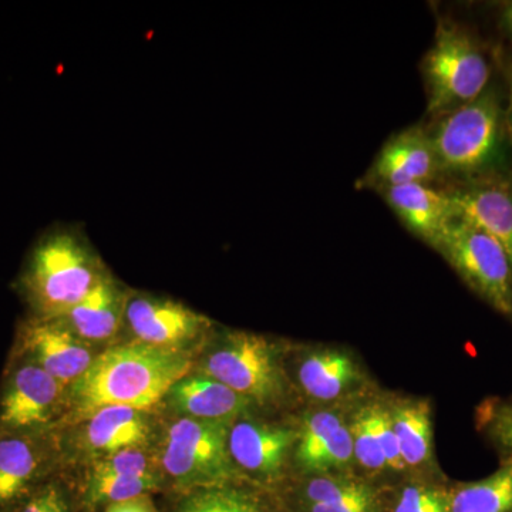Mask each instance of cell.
<instances>
[{
	"label": "cell",
	"mask_w": 512,
	"mask_h": 512,
	"mask_svg": "<svg viewBox=\"0 0 512 512\" xmlns=\"http://www.w3.org/2000/svg\"><path fill=\"white\" fill-rule=\"evenodd\" d=\"M505 123L512 147V66L507 69V97H505Z\"/></svg>",
	"instance_id": "33"
},
{
	"label": "cell",
	"mask_w": 512,
	"mask_h": 512,
	"mask_svg": "<svg viewBox=\"0 0 512 512\" xmlns=\"http://www.w3.org/2000/svg\"><path fill=\"white\" fill-rule=\"evenodd\" d=\"M66 500L56 487L40 491L19 512H67Z\"/></svg>",
	"instance_id": "31"
},
{
	"label": "cell",
	"mask_w": 512,
	"mask_h": 512,
	"mask_svg": "<svg viewBox=\"0 0 512 512\" xmlns=\"http://www.w3.org/2000/svg\"><path fill=\"white\" fill-rule=\"evenodd\" d=\"M128 296L110 275L104 276L82 302L57 320L80 339H110L123 325Z\"/></svg>",
	"instance_id": "17"
},
{
	"label": "cell",
	"mask_w": 512,
	"mask_h": 512,
	"mask_svg": "<svg viewBox=\"0 0 512 512\" xmlns=\"http://www.w3.org/2000/svg\"><path fill=\"white\" fill-rule=\"evenodd\" d=\"M150 461L137 448L117 451L100 461L92 476H147L151 474Z\"/></svg>",
	"instance_id": "30"
},
{
	"label": "cell",
	"mask_w": 512,
	"mask_h": 512,
	"mask_svg": "<svg viewBox=\"0 0 512 512\" xmlns=\"http://www.w3.org/2000/svg\"><path fill=\"white\" fill-rule=\"evenodd\" d=\"M296 437L298 430L281 424L238 420L229 427V454L238 467L252 476L274 480L285 467L289 453L295 450Z\"/></svg>",
	"instance_id": "11"
},
{
	"label": "cell",
	"mask_w": 512,
	"mask_h": 512,
	"mask_svg": "<svg viewBox=\"0 0 512 512\" xmlns=\"http://www.w3.org/2000/svg\"><path fill=\"white\" fill-rule=\"evenodd\" d=\"M477 427L503 454L512 458V399L490 397L478 406Z\"/></svg>",
	"instance_id": "24"
},
{
	"label": "cell",
	"mask_w": 512,
	"mask_h": 512,
	"mask_svg": "<svg viewBox=\"0 0 512 512\" xmlns=\"http://www.w3.org/2000/svg\"><path fill=\"white\" fill-rule=\"evenodd\" d=\"M406 468L430 466L433 460V417L426 400L400 399L387 406Z\"/></svg>",
	"instance_id": "19"
},
{
	"label": "cell",
	"mask_w": 512,
	"mask_h": 512,
	"mask_svg": "<svg viewBox=\"0 0 512 512\" xmlns=\"http://www.w3.org/2000/svg\"><path fill=\"white\" fill-rule=\"evenodd\" d=\"M390 512H450V488L409 484L393 498Z\"/></svg>",
	"instance_id": "26"
},
{
	"label": "cell",
	"mask_w": 512,
	"mask_h": 512,
	"mask_svg": "<svg viewBox=\"0 0 512 512\" xmlns=\"http://www.w3.org/2000/svg\"><path fill=\"white\" fill-rule=\"evenodd\" d=\"M430 120L478 99L490 87L491 63L476 36L440 18L433 45L420 63Z\"/></svg>",
	"instance_id": "4"
},
{
	"label": "cell",
	"mask_w": 512,
	"mask_h": 512,
	"mask_svg": "<svg viewBox=\"0 0 512 512\" xmlns=\"http://www.w3.org/2000/svg\"><path fill=\"white\" fill-rule=\"evenodd\" d=\"M501 25H503L504 32L512 40V2L504 5L503 12H501Z\"/></svg>",
	"instance_id": "34"
},
{
	"label": "cell",
	"mask_w": 512,
	"mask_h": 512,
	"mask_svg": "<svg viewBox=\"0 0 512 512\" xmlns=\"http://www.w3.org/2000/svg\"><path fill=\"white\" fill-rule=\"evenodd\" d=\"M178 512H262L259 505L248 497L227 488H208L192 495Z\"/></svg>",
	"instance_id": "28"
},
{
	"label": "cell",
	"mask_w": 512,
	"mask_h": 512,
	"mask_svg": "<svg viewBox=\"0 0 512 512\" xmlns=\"http://www.w3.org/2000/svg\"><path fill=\"white\" fill-rule=\"evenodd\" d=\"M205 375L254 404L274 403L285 392V376L275 346L255 333L222 336L207 357Z\"/></svg>",
	"instance_id": "6"
},
{
	"label": "cell",
	"mask_w": 512,
	"mask_h": 512,
	"mask_svg": "<svg viewBox=\"0 0 512 512\" xmlns=\"http://www.w3.org/2000/svg\"><path fill=\"white\" fill-rule=\"evenodd\" d=\"M444 184L512 174L505 99L491 86L478 99L426 123Z\"/></svg>",
	"instance_id": "2"
},
{
	"label": "cell",
	"mask_w": 512,
	"mask_h": 512,
	"mask_svg": "<svg viewBox=\"0 0 512 512\" xmlns=\"http://www.w3.org/2000/svg\"><path fill=\"white\" fill-rule=\"evenodd\" d=\"M370 419L382 446L384 457H386L387 468L394 473H402L406 470L402 451H400L399 441L393 430L392 419H390L389 409L380 403L369 404Z\"/></svg>",
	"instance_id": "29"
},
{
	"label": "cell",
	"mask_w": 512,
	"mask_h": 512,
	"mask_svg": "<svg viewBox=\"0 0 512 512\" xmlns=\"http://www.w3.org/2000/svg\"><path fill=\"white\" fill-rule=\"evenodd\" d=\"M295 457L306 473L339 476L355 461L348 424L332 410L309 414L298 430Z\"/></svg>",
	"instance_id": "12"
},
{
	"label": "cell",
	"mask_w": 512,
	"mask_h": 512,
	"mask_svg": "<svg viewBox=\"0 0 512 512\" xmlns=\"http://www.w3.org/2000/svg\"><path fill=\"white\" fill-rule=\"evenodd\" d=\"M106 512H160L156 504L151 500L150 495H140V497L130 498V500L119 501V503L109 504Z\"/></svg>",
	"instance_id": "32"
},
{
	"label": "cell",
	"mask_w": 512,
	"mask_h": 512,
	"mask_svg": "<svg viewBox=\"0 0 512 512\" xmlns=\"http://www.w3.org/2000/svg\"><path fill=\"white\" fill-rule=\"evenodd\" d=\"M439 181L436 151L426 123H420L389 137L360 178L357 188L379 192L410 184L436 185Z\"/></svg>",
	"instance_id": "8"
},
{
	"label": "cell",
	"mask_w": 512,
	"mask_h": 512,
	"mask_svg": "<svg viewBox=\"0 0 512 512\" xmlns=\"http://www.w3.org/2000/svg\"><path fill=\"white\" fill-rule=\"evenodd\" d=\"M366 487L365 481L356 480L346 474L316 476L303 485V505L342 503Z\"/></svg>",
	"instance_id": "27"
},
{
	"label": "cell",
	"mask_w": 512,
	"mask_h": 512,
	"mask_svg": "<svg viewBox=\"0 0 512 512\" xmlns=\"http://www.w3.org/2000/svg\"><path fill=\"white\" fill-rule=\"evenodd\" d=\"M35 471V454L25 441H0V505L15 501L28 487Z\"/></svg>",
	"instance_id": "22"
},
{
	"label": "cell",
	"mask_w": 512,
	"mask_h": 512,
	"mask_svg": "<svg viewBox=\"0 0 512 512\" xmlns=\"http://www.w3.org/2000/svg\"><path fill=\"white\" fill-rule=\"evenodd\" d=\"M190 353L180 348H158L134 342L113 346L94 357L92 365L74 382V406L94 413L107 406L150 409L188 376Z\"/></svg>",
	"instance_id": "1"
},
{
	"label": "cell",
	"mask_w": 512,
	"mask_h": 512,
	"mask_svg": "<svg viewBox=\"0 0 512 512\" xmlns=\"http://www.w3.org/2000/svg\"><path fill=\"white\" fill-rule=\"evenodd\" d=\"M86 437L94 450L113 454L143 446L147 441L148 426L141 410L107 406L93 413Z\"/></svg>",
	"instance_id": "20"
},
{
	"label": "cell",
	"mask_w": 512,
	"mask_h": 512,
	"mask_svg": "<svg viewBox=\"0 0 512 512\" xmlns=\"http://www.w3.org/2000/svg\"><path fill=\"white\" fill-rule=\"evenodd\" d=\"M170 394L178 410L191 419L232 424L254 406L247 397L207 375L184 377Z\"/></svg>",
	"instance_id": "18"
},
{
	"label": "cell",
	"mask_w": 512,
	"mask_h": 512,
	"mask_svg": "<svg viewBox=\"0 0 512 512\" xmlns=\"http://www.w3.org/2000/svg\"><path fill=\"white\" fill-rule=\"evenodd\" d=\"M348 426L353 440L356 463L369 473H382L389 470L375 427L370 419L369 404L357 410Z\"/></svg>",
	"instance_id": "25"
},
{
	"label": "cell",
	"mask_w": 512,
	"mask_h": 512,
	"mask_svg": "<svg viewBox=\"0 0 512 512\" xmlns=\"http://www.w3.org/2000/svg\"><path fill=\"white\" fill-rule=\"evenodd\" d=\"M464 218L493 237L512 264V174L441 185Z\"/></svg>",
	"instance_id": "10"
},
{
	"label": "cell",
	"mask_w": 512,
	"mask_h": 512,
	"mask_svg": "<svg viewBox=\"0 0 512 512\" xmlns=\"http://www.w3.org/2000/svg\"><path fill=\"white\" fill-rule=\"evenodd\" d=\"M511 66H512V64H511Z\"/></svg>",
	"instance_id": "35"
},
{
	"label": "cell",
	"mask_w": 512,
	"mask_h": 512,
	"mask_svg": "<svg viewBox=\"0 0 512 512\" xmlns=\"http://www.w3.org/2000/svg\"><path fill=\"white\" fill-rule=\"evenodd\" d=\"M26 342L39 366L62 386L80 379L94 360L83 339L59 320H46L30 326Z\"/></svg>",
	"instance_id": "14"
},
{
	"label": "cell",
	"mask_w": 512,
	"mask_h": 512,
	"mask_svg": "<svg viewBox=\"0 0 512 512\" xmlns=\"http://www.w3.org/2000/svg\"><path fill=\"white\" fill-rule=\"evenodd\" d=\"M62 384L40 366L18 370L0 407V420L8 426L32 427L52 416Z\"/></svg>",
	"instance_id": "15"
},
{
	"label": "cell",
	"mask_w": 512,
	"mask_h": 512,
	"mask_svg": "<svg viewBox=\"0 0 512 512\" xmlns=\"http://www.w3.org/2000/svg\"><path fill=\"white\" fill-rule=\"evenodd\" d=\"M434 251L485 303L512 319V264L507 252L483 229L458 217Z\"/></svg>",
	"instance_id": "5"
},
{
	"label": "cell",
	"mask_w": 512,
	"mask_h": 512,
	"mask_svg": "<svg viewBox=\"0 0 512 512\" xmlns=\"http://www.w3.org/2000/svg\"><path fill=\"white\" fill-rule=\"evenodd\" d=\"M158 478L151 473L147 476H92L87 497L92 503H119L130 498L148 495L157 490Z\"/></svg>",
	"instance_id": "23"
},
{
	"label": "cell",
	"mask_w": 512,
	"mask_h": 512,
	"mask_svg": "<svg viewBox=\"0 0 512 512\" xmlns=\"http://www.w3.org/2000/svg\"><path fill=\"white\" fill-rule=\"evenodd\" d=\"M84 232L56 228L33 251L25 284L37 311L47 320L66 315L107 276Z\"/></svg>",
	"instance_id": "3"
},
{
	"label": "cell",
	"mask_w": 512,
	"mask_h": 512,
	"mask_svg": "<svg viewBox=\"0 0 512 512\" xmlns=\"http://www.w3.org/2000/svg\"><path fill=\"white\" fill-rule=\"evenodd\" d=\"M138 342L158 348H181L211 328L210 319L184 303L151 295H130L124 313Z\"/></svg>",
	"instance_id": "9"
},
{
	"label": "cell",
	"mask_w": 512,
	"mask_h": 512,
	"mask_svg": "<svg viewBox=\"0 0 512 512\" xmlns=\"http://www.w3.org/2000/svg\"><path fill=\"white\" fill-rule=\"evenodd\" d=\"M229 423L178 420L168 431L163 466L178 484L208 487L222 484L232 473L229 454Z\"/></svg>",
	"instance_id": "7"
},
{
	"label": "cell",
	"mask_w": 512,
	"mask_h": 512,
	"mask_svg": "<svg viewBox=\"0 0 512 512\" xmlns=\"http://www.w3.org/2000/svg\"><path fill=\"white\" fill-rule=\"evenodd\" d=\"M450 512H512V458L483 480L450 488Z\"/></svg>",
	"instance_id": "21"
},
{
	"label": "cell",
	"mask_w": 512,
	"mask_h": 512,
	"mask_svg": "<svg viewBox=\"0 0 512 512\" xmlns=\"http://www.w3.org/2000/svg\"><path fill=\"white\" fill-rule=\"evenodd\" d=\"M298 382L315 402L330 403L355 392L363 384V372L346 350L315 349L302 357Z\"/></svg>",
	"instance_id": "16"
},
{
	"label": "cell",
	"mask_w": 512,
	"mask_h": 512,
	"mask_svg": "<svg viewBox=\"0 0 512 512\" xmlns=\"http://www.w3.org/2000/svg\"><path fill=\"white\" fill-rule=\"evenodd\" d=\"M379 194L407 231L433 249L458 218L456 205L443 187L410 184L384 188Z\"/></svg>",
	"instance_id": "13"
}]
</instances>
